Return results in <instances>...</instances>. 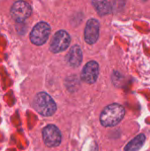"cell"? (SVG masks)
<instances>
[{
    "label": "cell",
    "instance_id": "5b68a950",
    "mask_svg": "<svg viewBox=\"0 0 150 151\" xmlns=\"http://www.w3.org/2000/svg\"><path fill=\"white\" fill-rule=\"evenodd\" d=\"M42 138L48 147H57L61 142V133L54 125H49L42 130Z\"/></svg>",
    "mask_w": 150,
    "mask_h": 151
},
{
    "label": "cell",
    "instance_id": "ba28073f",
    "mask_svg": "<svg viewBox=\"0 0 150 151\" xmlns=\"http://www.w3.org/2000/svg\"><path fill=\"white\" fill-rule=\"evenodd\" d=\"M99 28L100 24L97 19H90L86 24L84 35H85V41L88 44H94L96 42L99 37Z\"/></svg>",
    "mask_w": 150,
    "mask_h": 151
},
{
    "label": "cell",
    "instance_id": "277c9868",
    "mask_svg": "<svg viewBox=\"0 0 150 151\" xmlns=\"http://www.w3.org/2000/svg\"><path fill=\"white\" fill-rule=\"evenodd\" d=\"M71 42V37L69 34L65 30L57 31L50 42V49L53 53H59L66 50Z\"/></svg>",
    "mask_w": 150,
    "mask_h": 151
},
{
    "label": "cell",
    "instance_id": "52a82bcc",
    "mask_svg": "<svg viewBox=\"0 0 150 151\" xmlns=\"http://www.w3.org/2000/svg\"><path fill=\"white\" fill-rule=\"evenodd\" d=\"M99 75V65L95 61H89L81 73V80L88 84L95 83Z\"/></svg>",
    "mask_w": 150,
    "mask_h": 151
},
{
    "label": "cell",
    "instance_id": "7a4b0ae2",
    "mask_svg": "<svg viewBox=\"0 0 150 151\" xmlns=\"http://www.w3.org/2000/svg\"><path fill=\"white\" fill-rule=\"evenodd\" d=\"M34 107L35 111L44 117L53 115L57 110L54 100L45 92L38 93L34 99Z\"/></svg>",
    "mask_w": 150,
    "mask_h": 151
},
{
    "label": "cell",
    "instance_id": "8fae6325",
    "mask_svg": "<svg viewBox=\"0 0 150 151\" xmlns=\"http://www.w3.org/2000/svg\"><path fill=\"white\" fill-rule=\"evenodd\" d=\"M93 5L95 6V10L101 15H107L112 11V6L110 2L107 1H93Z\"/></svg>",
    "mask_w": 150,
    "mask_h": 151
},
{
    "label": "cell",
    "instance_id": "8992f818",
    "mask_svg": "<svg viewBox=\"0 0 150 151\" xmlns=\"http://www.w3.org/2000/svg\"><path fill=\"white\" fill-rule=\"evenodd\" d=\"M31 12L32 8L29 4L23 1L15 2L11 8V17L18 22H21L27 19L31 15Z\"/></svg>",
    "mask_w": 150,
    "mask_h": 151
},
{
    "label": "cell",
    "instance_id": "30bf717a",
    "mask_svg": "<svg viewBox=\"0 0 150 151\" xmlns=\"http://www.w3.org/2000/svg\"><path fill=\"white\" fill-rule=\"evenodd\" d=\"M146 137L144 134H139L133 138L125 148V151H139L144 145Z\"/></svg>",
    "mask_w": 150,
    "mask_h": 151
},
{
    "label": "cell",
    "instance_id": "9c48e42d",
    "mask_svg": "<svg viewBox=\"0 0 150 151\" xmlns=\"http://www.w3.org/2000/svg\"><path fill=\"white\" fill-rule=\"evenodd\" d=\"M67 61L72 67H78L82 62V51L80 46L74 45L67 54Z\"/></svg>",
    "mask_w": 150,
    "mask_h": 151
},
{
    "label": "cell",
    "instance_id": "6da1fadb",
    "mask_svg": "<svg viewBox=\"0 0 150 151\" xmlns=\"http://www.w3.org/2000/svg\"><path fill=\"white\" fill-rule=\"evenodd\" d=\"M125 108L118 104H112L107 106L100 116L101 124L103 127L117 126L125 116Z\"/></svg>",
    "mask_w": 150,
    "mask_h": 151
},
{
    "label": "cell",
    "instance_id": "3957f363",
    "mask_svg": "<svg viewBox=\"0 0 150 151\" xmlns=\"http://www.w3.org/2000/svg\"><path fill=\"white\" fill-rule=\"evenodd\" d=\"M50 34V27L46 22L37 23L30 33V40L35 45L45 43Z\"/></svg>",
    "mask_w": 150,
    "mask_h": 151
}]
</instances>
